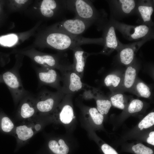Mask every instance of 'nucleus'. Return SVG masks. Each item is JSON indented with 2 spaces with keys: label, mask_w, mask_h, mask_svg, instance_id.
Returning <instances> with one entry per match:
<instances>
[{
  "label": "nucleus",
  "mask_w": 154,
  "mask_h": 154,
  "mask_svg": "<svg viewBox=\"0 0 154 154\" xmlns=\"http://www.w3.org/2000/svg\"><path fill=\"white\" fill-rule=\"evenodd\" d=\"M68 11L74 12L75 17L95 25L98 31H102L108 21L105 10H98L92 1L87 0H67Z\"/></svg>",
  "instance_id": "nucleus-1"
},
{
  "label": "nucleus",
  "mask_w": 154,
  "mask_h": 154,
  "mask_svg": "<svg viewBox=\"0 0 154 154\" xmlns=\"http://www.w3.org/2000/svg\"><path fill=\"white\" fill-rule=\"evenodd\" d=\"M115 29L121 33L123 37L129 41H138L143 40H150L154 38L153 27L144 25H133L110 19Z\"/></svg>",
  "instance_id": "nucleus-2"
},
{
  "label": "nucleus",
  "mask_w": 154,
  "mask_h": 154,
  "mask_svg": "<svg viewBox=\"0 0 154 154\" xmlns=\"http://www.w3.org/2000/svg\"><path fill=\"white\" fill-rule=\"evenodd\" d=\"M59 71L62 82V91L65 94H71L80 91L85 84L82 78L73 69L72 64L69 63L64 66Z\"/></svg>",
  "instance_id": "nucleus-3"
},
{
  "label": "nucleus",
  "mask_w": 154,
  "mask_h": 154,
  "mask_svg": "<svg viewBox=\"0 0 154 154\" xmlns=\"http://www.w3.org/2000/svg\"><path fill=\"white\" fill-rule=\"evenodd\" d=\"M137 0H107L110 11V19L118 21L135 15Z\"/></svg>",
  "instance_id": "nucleus-4"
},
{
  "label": "nucleus",
  "mask_w": 154,
  "mask_h": 154,
  "mask_svg": "<svg viewBox=\"0 0 154 154\" xmlns=\"http://www.w3.org/2000/svg\"><path fill=\"white\" fill-rule=\"evenodd\" d=\"M65 94L62 91L52 92L43 90L39 94L35 99V106L37 112L46 113L52 111L60 99Z\"/></svg>",
  "instance_id": "nucleus-5"
},
{
  "label": "nucleus",
  "mask_w": 154,
  "mask_h": 154,
  "mask_svg": "<svg viewBox=\"0 0 154 154\" xmlns=\"http://www.w3.org/2000/svg\"><path fill=\"white\" fill-rule=\"evenodd\" d=\"M92 25L79 18L65 19L55 25L54 29L76 37L81 36Z\"/></svg>",
  "instance_id": "nucleus-6"
},
{
  "label": "nucleus",
  "mask_w": 154,
  "mask_h": 154,
  "mask_svg": "<svg viewBox=\"0 0 154 154\" xmlns=\"http://www.w3.org/2000/svg\"><path fill=\"white\" fill-rule=\"evenodd\" d=\"M102 31L104 47L101 51L96 54L109 55L114 50H117L122 43L117 37L115 28L110 20L104 25Z\"/></svg>",
  "instance_id": "nucleus-7"
},
{
  "label": "nucleus",
  "mask_w": 154,
  "mask_h": 154,
  "mask_svg": "<svg viewBox=\"0 0 154 154\" xmlns=\"http://www.w3.org/2000/svg\"><path fill=\"white\" fill-rule=\"evenodd\" d=\"M3 78L11 91L15 102L22 99L27 94L16 70L5 72L3 75Z\"/></svg>",
  "instance_id": "nucleus-8"
},
{
  "label": "nucleus",
  "mask_w": 154,
  "mask_h": 154,
  "mask_svg": "<svg viewBox=\"0 0 154 154\" xmlns=\"http://www.w3.org/2000/svg\"><path fill=\"white\" fill-rule=\"evenodd\" d=\"M148 40H143L127 44L121 43L117 50V58L120 62L127 66L134 61L135 55L138 50Z\"/></svg>",
  "instance_id": "nucleus-9"
},
{
  "label": "nucleus",
  "mask_w": 154,
  "mask_h": 154,
  "mask_svg": "<svg viewBox=\"0 0 154 154\" xmlns=\"http://www.w3.org/2000/svg\"><path fill=\"white\" fill-rule=\"evenodd\" d=\"M36 72L38 80L41 84L50 86L57 91H62L60 83L61 77L55 69L41 67L36 70Z\"/></svg>",
  "instance_id": "nucleus-10"
},
{
  "label": "nucleus",
  "mask_w": 154,
  "mask_h": 154,
  "mask_svg": "<svg viewBox=\"0 0 154 154\" xmlns=\"http://www.w3.org/2000/svg\"><path fill=\"white\" fill-rule=\"evenodd\" d=\"M154 0L137 1L135 15L138 17L137 23L153 27L154 23L151 16L154 11Z\"/></svg>",
  "instance_id": "nucleus-11"
},
{
  "label": "nucleus",
  "mask_w": 154,
  "mask_h": 154,
  "mask_svg": "<svg viewBox=\"0 0 154 154\" xmlns=\"http://www.w3.org/2000/svg\"><path fill=\"white\" fill-rule=\"evenodd\" d=\"M73 54V63L72 68L82 78L84 75V71L86 59L92 53L84 51L80 47L77 46L72 48Z\"/></svg>",
  "instance_id": "nucleus-12"
},
{
  "label": "nucleus",
  "mask_w": 154,
  "mask_h": 154,
  "mask_svg": "<svg viewBox=\"0 0 154 154\" xmlns=\"http://www.w3.org/2000/svg\"><path fill=\"white\" fill-rule=\"evenodd\" d=\"M19 106L18 112L20 116L25 119L30 118L37 112L35 106V99L27 95L23 98Z\"/></svg>",
  "instance_id": "nucleus-13"
},
{
  "label": "nucleus",
  "mask_w": 154,
  "mask_h": 154,
  "mask_svg": "<svg viewBox=\"0 0 154 154\" xmlns=\"http://www.w3.org/2000/svg\"><path fill=\"white\" fill-rule=\"evenodd\" d=\"M134 61L131 64L127 66L123 76L121 86L125 90L132 89L136 81L137 68Z\"/></svg>",
  "instance_id": "nucleus-14"
},
{
  "label": "nucleus",
  "mask_w": 154,
  "mask_h": 154,
  "mask_svg": "<svg viewBox=\"0 0 154 154\" xmlns=\"http://www.w3.org/2000/svg\"><path fill=\"white\" fill-rule=\"evenodd\" d=\"M15 132L17 138L22 141H25L32 137L34 133L32 126L26 124L17 126Z\"/></svg>",
  "instance_id": "nucleus-15"
},
{
  "label": "nucleus",
  "mask_w": 154,
  "mask_h": 154,
  "mask_svg": "<svg viewBox=\"0 0 154 154\" xmlns=\"http://www.w3.org/2000/svg\"><path fill=\"white\" fill-rule=\"evenodd\" d=\"M123 76L117 73H112L105 78L104 82L106 86L112 89L118 88L121 85Z\"/></svg>",
  "instance_id": "nucleus-16"
},
{
  "label": "nucleus",
  "mask_w": 154,
  "mask_h": 154,
  "mask_svg": "<svg viewBox=\"0 0 154 154\" xmlns=\"http://www.w3.org/2000/svg\"><path fill=\"white\" fill-rule=\"evenodd\" d=\"M48 146L50 149L56 154H67L69 152L68 146L62 139H60L58 143L51 140L49 142Z\"/></svg>",
  "instance_id": "nucleus-17"
},
{
  "label": "nucleus",
  "mask_w": 154,
  "mask_h": 154,
  "mask_svg": "<svg viewBox=\"0 0 154 154\" xmlns=\"http://www.w3.org/2000/svg\"><path fill=\"white\" fill-rule=\"evenodd\" d=\"M74 116L72 107L70 104H65L62 107L59 114L60 121L64 123L67 124L70 123Z\"/></svg>",
  "instance_id": "nucleus-18"
},
{
  "label": "nucleus",
  "mask_w": 154,
  "mask_h": 154,
  "mask_svg": "<svg viewBox=\"0 0 154 154\" xmlns=\"http://www.w3.org/2000/svg\"><path fill=\"white\" fill-rule=\"evenodd\" d=\"M133 88L134 89L135 93L142 97L148 98L151 95L150 88L142 81H136Z\"/></svg>",
  "instance_id": "nucleus-19"
},
{
  "label": "nucleus",
  "mask_w": 154,
  "mask_h": 154,
  "mask_svg": "<svg viewBox=\"0 0 154 154\" xmlns=\"http://www.w3.org/2000/svg\"><path fill=\"white\" fill-rule=\"evenodd\" d=\"M96 103L98 110L102 115L107 114L111 106V102L108 100L98 99Z\"/></svg>",
  "instance_id": "nucleus-20"
},
{
  "label": "nucleus",
  "mask_w": 154,
  "mask_h": 154,
  "mask_svg": "<svg viewBox=\"0 0 154 154\" xmlns=\"http://www.w3.org/2000/svg\"><path fill=\"white\" fill-rule=\"evenodd\" d=\"M17 36L11 34L0 37V44L4 46L10 47L14 45L18 41Z\"/></svg>",
  "instance_id": "nucleus-21"
},
{
  "label": "nucleus",
  "mask_w": 154,
  "mask_h": 154,
  "mask_svg": "<svg viewBox=\"0 0 154 154\" xmlns=\"http://www.w3.org/2000/svg\"><path fill=\"white\" fill-rule=\"evenodd\" d=\"M116 93L111 97V103L114 107L123 110L125 108L124 95L121 93Z\"/></svg>",
  "instance_id": "nucleus-22"
},
{
  "label": "nucleus",
  "mask_w": 154,
  "mask_h": 154,
  "mask_svg": "<svg viewBox=\"0 0 154 154\" xmlns=\"http://www.w3.org/2000/svg\"><path fill=\"white\" fill-rule=\"evenodd\" d=\"M154 124V112H151L146 116L139 123L138 127L141 128H147Z\"/></svg>",
  "instance_id": "nucleus-23"
},
{
  "label": "nucleus",
  "mask_w": 154,
  "mask_h": 154,
  "mask_svg": "<svg viewBox=\"0 0 154 154\" xmlns=\"http://www.w3.org/2000/svg\"><path fill=\"white\" fill-rule=\"evenodd\" d=\"M143 106V104L141 101L137 99H134L130 103L128 110L130 113L138 112L141 110Z\"/></svg>",
  "instance_id": "nucleus-24"
},
{
  "label": "nucleus",
  "mask_w": 154,
  "mask_h": 154,
  "mask_svg": "<svg viewBox=\"0 0 154 154\" xmlns=\"http://www.w3.org/2000/svg\"><path fill=\"white\" fill-rule=\"evenodd\" d=\"M89 112L96 124L100 125L102 123L104 119L103 115L99 112L97 109L95 108H91Z\"/></svg>",
  "instance_id": "nucleus-25"
},
{
  "label": "nucleus",
  "mask_w": 154,
  "mask_h": 154,
  "mask_svg": "<svg viewBox=\"0 0 154 154\" xmlns=\"http://www.w3.org/2000/svg\"><path fill=\"white\" fill-rule=\"evenodd\" d=\"M132 149L136 154H153L152 149L143 144L139 143L133 146Z\"/></svg>",
  "instance_id": "nucleus-26"
},
{
  "label": "nucleus",
  "mask_w": 154,
  "mask_h": 154,
  "mask_svg": "<svg viewBox=\"0 0 154 154\" xmlns=\"http://www.w3.org/2000/svg\"><path fill=\"white\" fill-rule=\"evenodd\" d=\"M13 123L8 117H3L1 121V127L3 131L6 132H10L14 128Z\"/></svg>",
  "instance_id": "nucleus-27"
},
{
  "label": "nucleus",
  "mask_w": 154,
  "mask_h": 154,
  "mask_svg": "<svg viewBox=\"0 0 154 154\" xmlns=\"http://www.w3.org/2000/svg\"><path fill=\"white\" fill-rule=\"evenodd\" d=\"M101 149L104 154H118L115 149L106 144L103 145Z\"/></svg>",
  "instance_id": "nucleus-28"
},
{
  "label": "nucleus",
  "mask_w": 154,
  "mask_h": 154,
  "mask_svg": "<svg viewBox=\"0 0 154 154\" xmlns=\"http://www.w3.org/2000/svg\"><path fill=\"white\" fill-rule=\"evenodd\" d=\"M154 132L152 131L149 134V137L147 139V142L149 144L154 145Z\"/></svg>",
  "instance_id": "nucleus-29"
},
{
  "label": "nucleus",
  "mask_w": 154,
  "mask_h": 154,
  "mask_svg": "<svg viewBox=\"0 0 154 154\" xmlns=\"http://www.w3.org/2000/svg\"><path fill=\"white\" fill-rule=\"evenodd\" d=\"M27 0H16L15 1L18 4H23L26 2Z\"/></svg>",
  "instance_id": "nucleus-30"
},
{
  "label": "nucleus",
  "mask_w": 154,
  "mask_h": 154,
  "mask_svg": "<svg viewBox=\"0 0 154 154\" xmlns=\"http://www.w3.org/2000/svg\"><path fill=\"white\" fill-rule=\"evenodd\" d=\"M140 130H143V128H140Z\"/></svg>",
  "instance_id": "nucleus-31"
}]
</instances>
